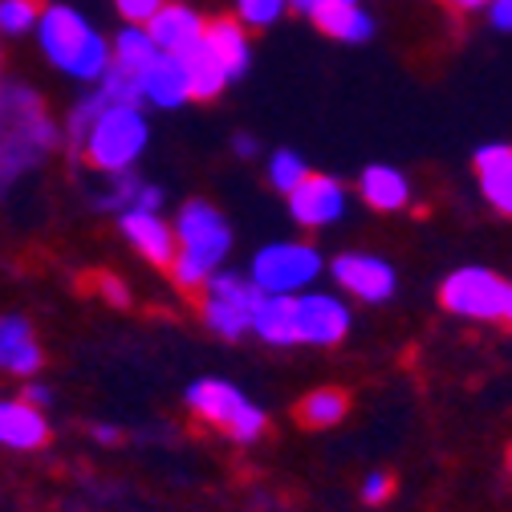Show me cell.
I'll return each instance as SVG.
<instances>
[{
	"label": "cell",
	"instance_id": "6da1fadb",
	"mask_svg": "<svg viewBox=\"0 0 512 512\" xmlns=\"http://www.w3.org/2000/svg\"><path fill=\"white\" fill-rule=\"evenodd\" d=\"M175 232V261H171V277L183 293L204 289L228 261L232 252V228L224 220V212L208 200H187L171 224Z\"/></svg>",
	"mask_w": 512,
	"mask_h": 512
},
{
	"label": "cell",
	"instance_id": "7a4b0ae2",
	"mask_svg": "<svg viewBox=\"0 0 512 512\" xmlns=\"http://www.w3.org/2000/svg\"><path fill=\"white\" fill-rule=\"evenodd\" d=\"M37 41L53 66L78 82H102L110 70V41L98 29H90L82 13L66 9V5L41 9Z\"/></svg>",
	"mask_w": 512,
	"mask_h": 512
},
{
	"label": "cell",
	"instance_id": "3957f363",
	"mask_svg": "<svg viewBox=\"0 0 512 512\" xmlns=\"http://www.w3.org/2000/svg\"><path fill=\"white\" fill-rule=\"evenodd\" d=\"M183 399H187V411L196 415L200 423L224 431L236 443H256L269 431V415L228 378H200V382H191Z\"/></svg>",
	"mask_w": 512,
	"mask_h": 512
},
{
	"label": "cell",
	"instance_id": "277c9868",
	"mask_svg": "<svg viewBox=\"0 0 512 512\" xmlns=\"http://www.w3.org/2000/svg\"><path fill=\"white\" fill-rule=\"evenodd\" d=\"M326 273V256L317 252L309 240H269L261 252H252L248 281L256 293L269 297H297L317 285V277Z\"/></svg>",
	"mask_w": 512,
	"mask_h": 512
},
{
	"label": "cell",
	"instance_id": "5b68a950",
	"mask_svg": "<svg viewBox=\"0 0 512 512\" xmlns=\"http://www.w3.org/2000/svg\"><path fill=\"white\" fill-rule=\"evenodd\" d=\"M53 143V122L29 90L0 94V183L13 179Z\"/></svg>",
	"mask_w": 512,
	"mask_h": 512
},
{
	"label": "cell",
	"instance_id": "8992f818",
	"mask_svg": "<svg viewBox=\"0 0 512 512\" xmlns=\"http://www.w3.org/2000/svg\"><path fill=\"white\" fill-rule=\"evenodd\" d=\"M289 322H293V346H317L334 350L350 338V305L342 293L330 289H305L289 297Z\"/></svg>",
	"mask_w": 512,
	"mask_h": 512
},
{
	"label": "cell",
	"instance_id": "52a82bcc",
	"mask_svg": "<svg viewBox=\"0 0 512 512\" xmlns=\"http://www.w3.org/2000/svg\"><path fill=\"white\" fill-rule=\"evenodd\" d=\"M504 297L508 281L484 265H460L439 285V305L452 317H464V322H500Z\"/></svg>",
	"mask_w": 512,
	"mask_h": 512
},
{
	"label": "cell",
	"instance_id": "ba28073f",
	"mask_svg": "<svg viewBox=\"0 0 512 512\" xmlns=\"http://www.w3.org/2000/svg\"><path fill=\"white\" fill-rule=\"evenodd\" d=\"M256 293L248 277L240 273H216L204 289H200V313L212 334H220L224 342H240L252 326V305H256Z\"/></svg>",
	"mask_w": 512,
	"mask_h": 512
},
{
	"label": "cell",
	"instance_id": "9c48e42d",
	"mask_svg": "<svg viewBox=\"0 0 512 512\" xmlns=\"http://www.w3.org/2000/svg\"><path fill=\"white\" fill-rule=\"evenodd\" d=\"M334 285L342 293H350L362 305H382L391 301L399 289V273L387 256H374V252H338L334 261L326 265Z\"/></svg>",
	"mask_w": 512,
	"mask_h": 512
},
{
	"label": "cell",
	"instance_id": "30bf717a",
	"mask_svg": "<svg viewBox=\"0 0 512 512\" xmlns=\"http://www.w3.org/2000/svg\"><path fill=\"white\" fill-rule=\"evenodd\" d=\"M285 200H289V216H293L305 232H317V228H334V224L346 216L350 191H346V183L334 179V175L309 171Z\"/></svg>",
	"mask_w": 512,
	"mask_h": 512
},
{
	"label": "cell",
	"instance_id": "8fae6325",
	"mask_svg": "<svg viewBox=\"0 0 512 512\" xmlns=\"http://www.w3.org/2000/svg\"><path fill=\"white\" fill-rule=\"evenodd\" d=\"M472 167H476V183H480V196L488 200V208L500 212L504 220H512V143L480 147Z\"/></svg>",
	"mask_w": 512,
	"mask_h": 512
},
{
	"label": "cell",
	"instance_id": "7c38bea8",
	"mask_svg": "<svg viewBox=\"0 0 512 512\" xmlns=\"http://www.w3.org/2000/svg\"><path fill=\"white\" fill-rule=\"evenodd\" d=\"M358 196L370 212H382V216H391V212H407L411 208V196H415V187L407 179V171L391 167V163H370L362 175H358Z\"/></svg>",
	"mask_w": 512,
	"mask_h": 512
},
{
	"label": "cell",
	"instance_id": "4fadbf2b",
	"mask_svg": "<svg viewBox=\"0 0 512 512\" xmlns=\"http://www.w3.org/2000/svg\"><path fill=\"white\" fill-rule=\"evenodd\" d=\"M131 82H135L139 102H151L163 110H175L187 102V78H183L179 57H171V53H155Z\"/></svg>",
	"mask_w": 512,
	"mask_h": 512
},
{
	"label": "cell",
	"instance_id": "5bb4252c",
	"mask_svg": "<svg viewBox=\"0 0 512 512\" xmlns=\"http://www.w3.org/2000/svg\"><path fill=\"white\" fill-rule=\"evenodd\" d=\"M204 17L196 13V9H187V5H167L143 25L147 29V37L155 41V49L159 53H171V57H179L183 49H191L196 41H204Z\"/></svg>",
	"mask_w": 512,
	"mask_h": 512
},
{
	"label": "cell",
	"instance_id": "9a60e30c",
	"mask_svg": "<svg viewBox=\"0 0 512 512\" xmlns=\"http://www.w3.org/2000/svg\"><path fill=\"white\" fill-rule=\"evenodd\" d=\"M118 228L151 265L171 269L175 261V232L159 212H118Z\"/></svg>",
	"mask_w": 512,
	"mask_h": 512
},
{
	"label": "cell",
	"instance_id": "2e32d148",
	"mask_svg": "<svg viewBox=\"0 0 512 512\" xmlns=\"http://www.w3.org/2000/svg\"><path fill=\"white\" fill-rule=\"evenodd\" d=\"M204 45L220 61V70H224L228 82H236V78L248 74V66H252V41H248V29L236 17L208 21L204 25Z\"/></svg>",
	"mask_w": 512,
	"mask_h": 512
},
{
	"label": "cell",
	"instance_id": "e0dca14e",
	"mask_svg": "<svg viewBox=\"0 0 512 512\" xmlns=\"http://www.w3.org/2000/svg\"><path fill=\"white\" fill-rule=\"evenodd\" d=\"M0 370H9V374L41 370V346L25 317H0Z\"/></svg>",
	"mask_w": 512,
	"mask_h": 512
},
{
	"label": "cell",
	"instance_id": "ac0fdd59",
	"mask_svg": "<svg viewBox=\"0 0 512 512\" xmlns=\"http://www.w3.org/2000/svg\"><path fill=\"white\" fill-rule=\"evenodd\" d=\"M45 439H49V423L37 407H29L25 399L0 403V443L17 447V452H33Z\"/></svg>",
	"mask_w": 512,
	"mask_h": 512
},
{
	"label": "cell",
	"instance_id": "d6986e66",
	"mask_svg": "<svg viewBox=\"0 0 512 512\" xmlns=\"http://www.w3.org/2000/svg\"><path fill=\"white\" fill-rule=\"evenodd\" d=\"M179 66H183V78H187V98H196V102L220 98V90L228 86L220 61L208 53L204 41H196L191 49H183V53H179Z\"/></svg>",
	"mask_w": 512,
	"mask_h": 512
},
{
	"label": "cell",
	"instance_id": "ffe728a7",
	"mask_svg": "<svg viewBox=\"0 0 512 512\" xmlns=\"http://www.w3.org/2000/svg\"><path fill=\"white\" fill-rule=\"evenodd\" d=\"M309 21L342 45H362L374 37V17L362 5H322Z\"/></svg>",
	"mask_w": 512,
	"mask_h": 512
},
{
	"label": "cell",
	"instance_id": "44dd1931",
	"mask_svg": "<svg viewBox=\"0 0 512 512\" xmlns=\"http://www.w3.org/2000/svg\"><path fill=\"white\" fill-rule=\"evenodd\" d=\"M248 334H256L269 346H293V322H289V297H269L261 293L252 305V326Z\"/></svg>",
	"mask_w": 512,
	"mask_h": 512
},
{
	"label": "cell",
	"instance_id": "7402d4cb",
	"mask_svg": "<svg viewBox=\"0 0 512 512\" xmlns=\"http://www.w3.org/2000/svg\"><path fill=\"white\" fill-rule=\"evenodd\" d=\"M155 53H159V49H155V41L147 37L143 25H126V29L114 37V45H110V70L135 78Z\"/></svg>",
	"mask_w": 512,
	"mask_h": 512
},
{
	"label": "cell",
	"instance_id": "603a6c76",
	"mask_svg": "<svg viewBox=\"0 0 512 512\" xmlns=\"http://www.w3.org/2000/svg\"><path fill=\"white\" fill-rule=\"evenodd\" d=\"M346 411H350V399H346V391H338V387H317V391H309L305 399H301V407H297V415H301V423L305 427H338L342 419H346Z\"/></svg>",
	"mask_w": 512,
	"mask_h": 512
},
{
	"label": "cell",
	"instance_id": "cb8c5ba5",
	"mask_svg": "<svg viewBox=\"0 0 512 512\" xmlns=\"http://www.w3.org/2000/svg\"><path fill=\"white\" fill-rule=\"evenodd\" d=\"M305 175H309V163H305L297 151H289V147L273 151V159H269V183L281 191V196H289V191H293Z\"/></svg>",
	"mask_w": 512,
	"mask_h": 512
},
{
	"label": "cell",
	"instance_id": "d4e9b609",
	"mask_svg": "<svg viewBox=\"0 0 512 512\" xmlns=\"http://www.w3.org/2000/svg\"><path fill=\"white\" fill-rule=\"evenodd\" d=\"M289 9V0H236V21L244 29H273Z\"/></svg>",
	"mask_w": 512,
	"mask_h": 512
},
{
	"label": "cell",
	"instance_id": "484cf974",
	"mask_svg": "<svg viewBox=\"0 0 512 512\" xmlns=\"http://www.w3.org/2000/svg\"><path fill=\"white\" fill-rule=\"evenodd\" d=\"M41 0H0V29L5 33H25L37 29Z\"/></svg>",
	"mask_w": 512,
	"mask_h": 512
},
{
	"label": "cell",
	"instance_id": "4316f807",
	"mask_svg": "<svg viewBox=\"0 0 512 512\" xmlns=\"http://www.w3.org/2000/svg\"><path fill=\"white\" fill-rule=\"evenodd\" d=\"M163 5L167 0H114V9L122 13V21H131V25H147Z\"/></svg>",
	"mask_w": 512,
	"mask_h": 512
},
{
	"label": "cell",
	"instance_id": "83f0119b",
	"mask_svg": "<svg viewBox=\"0 0 512 512\" xmlns=\"http://www.w3.org/2000/svg\"><path fill=\"white\" fill-rule=\"evenodd\" d=\"M391 492H395V480H391L387 472H370V476L362 480V500H366V504L391 500Z\"/></svg>",
	"mask_w": 512,
	"mask_h": 512
},
{
	"label": "cell",
	"instance_id": "f1b7e54d",
	"mask_svg": "<svg viewBox=\"0 0 512 512\" xmlns=\"http://www.w3.org/2000/svg\"><path fill=\"white\" fill-rule=\"evenodd\" d=\"M484 13H488V25L496 33H512V0H488Z\"/></svg>",
	"mask_w": 512,
	"mask_h": 512
},
{
	"label": "cell",
	"instance_id": "f546056e",
	"mask_svg": "<svg viewBox=\"0 0 512 512\" xmlns=\"http://www.w3.org/2000/svg\"><path fill=\"white\" fill-rule=\"evenodd\" d=\"M322 5H362V0H289V9H297L301 17H313Z\"/></svg>",
	"mask_w": 512,
	"mask_h": 512
},
{
	"label": "cell",
	"instance_id": "4dcf8cb0",
	"mask_svg": "<svg viewBox=\"0 0 512 512\" xmlns=\"http://www.w3.org/2000/svg\"><path fill=\"white\" fill-rule=\"evenodd\" d=\"M102 293H106V301H114V305H126V301H131V293H126L114 277H102Z\"/></svg>",
	"mask_w": 512,
	"mask_h": 512
},
{
	"label": "cell",
	"instance_id": "1f68e13d",
	"mask_svg": "<svg viewBox=\"0 0 512 512\" xmlns=\"http://www.w3.org/2000/svg\"><path fill=\"white\" fill-rule=\"evenodd\" d=\"M232 151H236L240 159H252V155H256V139H252V135H236V139H232Z\"/></svg>",
	"mask_w": 512,
	"mask_h": 512
},
{
	"label": "cell",
	"instance_id": "d6a6232c",
	"mask_svg": "<svg viewBox=\"0 0 512 512\" xmlns=\"http://www.w3.org/2000/svg\"><path fill=\"white\" fill-rule=\"evenodd\" d=\"M452 9H460V13H476V9H484L488 0H447Z\"/></svg>",
	"mask_w": 512,
	"mask_h": 512
},
{
	"label": "cell",
	"instance_id": "836d02e7",
	"mask_svg": "<svg viewBox=\"0 0 512 512\" xmlns=\"http://www.w3.org/2000/svg\"><path fill=\"white\" fill-rule=\"evenodd\" d=\"M94 435H98L102 443H118V431H114V427H94Z\"/></svg>",
	"mask_w": 512,
	"mask_h": 512
},
{
	"label": "cell",
	"instance_id": "e575fe53",
	"mask_svg": "<svg viewBox=\"0 0 512 512\" xmlns=\"http://www.w3.org/2000/svg\"><path fill=\"white\" fill-rule=\"evenodd\" d=\"M500 322L512 326V281H508V297H504V317H500Z\"/></svg>",
	"mask_w": 512,
	"mask_h": 512
},
{
	"label": "cell",
	"instance_id": "d590c367",
	"mask_svg": "<svg viewBox=\"0 0 512 512\" xmlns=\"http://www.w3.org/2000/svg\"><path fill=\"white\" fill-rule=\"evenodd\" d=\"M508 472H512V447H508Z\"/></svg>",
	"mask_w": 512,
	"mask_h": 512
}]
</instances>
